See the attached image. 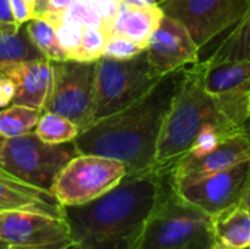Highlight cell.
Returning <instances> with one entry per match:
<instances>
[{
    "label": "cell",
    "mask_w": 250,
    "mask_h": 249,
    "mask_svg": "<svg viewBox=\"0 0 250 249\" xmlns=\"http://www.w3.org/2000/svg\"><path fill=\"white\" fill-rule=\"evenodd\" d=\"M171 188V166H154L127 173L88 204L64 207L75 249H135L146 219Z\"/></svg>",
    "instance_id": "6da1fadb"
},
{
    "label": "cell",
    "mask_w": 250,
    "mask_h": 249,
    "mask_svg": "<svg viewBox=\"0 0 250 249\" xmlns=\"http://www.w3.org/2000/svg\"><path fill=\"white\" fill-rule=\"evenodd\" d=\"M183 70L161 76L139 100L81 131L73 141L78 154L119 160L126 166L127 173L154 167L161 128Z\"/></svg>",
    "instance_id": "7a4b0ae2"
},
{
    "label": "cell",
    "mask_w": 250,
    "mask_h": 249,
    "mask_svg": "<svg viewBox=\"0 0 250 249\" xmlns=\"http://www.w3.org/2000/svg\"><path fill=\"white\" fill-rule=\"evenodd\" d=\"M249 119V100L208 92L198 65L188 66L161 128L155 166L168 167L185 156L205 126L237 134L248 128Z\"/></svg>",
    "instance_id": "3957f363"
},
{
    "label": "cell",
    "mask_w": 250,
    "mask_h": 249,
    "mask_svg": "<svg viewBox=\"0 0 250 249\" xmlns=\"http://www.w3.org/2000/svg\"><path fill=\"white\" fill-rule=\"evenodd\" d=\"M135 249H215L212 219L171 188L146 219Z\"/></svg>",
    "instance_id": "277c9868"
},
{
    "label": "cell",
    "mask_w": 250,
    "mask_h": 249,
    "mask_svg": "<svg viewBox=\"0 0 250 249\" xmlns=\"http://www.w3.org/2000/svg\"><path fill=\"white\" fill-rule=\"evenodd\" d=\"M160 79L145 51L126 60L101 56L95 66L94 122L130 106Z\"/></svg>",
    "instance_id": "5b68a950"
},
{
    "label": "cell",
    "mask_w": 250,
    "mask_h": 249,
    "mask_svg": "<svg viewBox=\"0 0 250 249\" xmlns=\"http://www.w3.org/2000/svg\"><path fill=\"white\" fill-rule=\"evenodd\" d=\"M76 154L73 142L47 144L35 132L0 141V167L48 192L60 170Z\"/></svg>",
    "instance_id": "8992f818"
},
{
    "label": "cell",
    "mask_w": 250,
    "mask_h": 249,
    "mask_svg": "<svg viewBox=\"0 0 250 249\" xmlns=\"http://www.w3.org/2000/svg\"><path fill=\"white\" fill-rule=\"evenodd\" d=\"M126 175V166L119 160L76 154L57 175L51 194L63 208L79 207L111 191Z\"/></svg>",
    "instance_id": "52a82bcc"
},
{
    "label": "cell",
    "mask_w": 250,
    "mask_h": 249,
    "mask_svg": "<svg viewBox=\"0 0 250 249\" xmlns=\"http://www.w3.org/2000/svg\"><path fill=\"white\" fill-rule=\"evenodd\" d=\"M53 85L44 110L62 114L81 131L94 123V81L97 62H51ZM42 110V112H44Z\"/></svg>",
    "instance_id": "ba28073f"
},
{
    "label": "cell",
    "mask_w": 250,
    "mask_h": 249,
    "mask_svg": "<svg viewBox=\"0 0 250 249\" xmlns=\"http://www.w3.org/2000/svg\"><path fill=\"white\" fill-rule=\"evenodd\" d=\"M249 4L250 0H161L158 3L164 15L185 25L199 48L233 28Z\"/></svg>",
    "instance_id": "9c48e42d"
},
{
    "label": "cell",
    "mask_w": 250,
    "mask_h": 249,
    "mask_svg": "<svg viewBox=\"0 0 250 249\" xmlns=\"http://www.w3.org/2000/svg\"><path fill=\"white\" fill-rule=\"evenodd\" d=\"M0 245L13 249H75L64 217L26 210H0Z\"/></svg>",
    "instance_id": "30bf717a"
},
{
    "label": "cell",
    "mask_w": 250,
    "mask_h": 249,
    "mask_svg": "<svg viewBox=\"0 0 250 249\" xmlns=\"http://www.w3.org/2000/svg\"><path fill=\"white\" fill-rule=\"evenodd\" d=\"M250 185V160L230 169L205 176L199 181L174 189L186 203L209 216H215L240 204Z\"/></svg>",
    "instance_id": "8fae6325"
},
{
    "label": "cell",
    "mask_w": 250,
    "mask_h": 249,
    "mask_svg": "<svg viewBox=\"0 0 250 249\" xmlns=\"http://www.w3.org/2000/svg\"><path fill=\"white\" fill-rule=\"evenodd\" d=\"M250 160V129L246 128L224 141L205 156L185 154L171 164V185L174 189L199 181L205 176L230 169Z\"/></svg>",
    "instance_id": "7c38bea8"
},
{
    "label": "cell",
    "mask_w": 250,
    "mask_h": 249,
    "mask_svg": "<svg viewBox=\"0 0 250 249\" xmlns=\"http://www.w3.org/2000/svg\"><path fill=\"white\" fill-rule=\"evenodd\" d=\"M199 51L185 25L167 15H163L145 48L149 65L161 76L198 63Z\"/></svg>",
    "instance_id": "4fadbf2b"
},
{
    "label": "cell",
    "mask_w": 250,
    "mask_h": 249,
    "mask_svg": "<svg viewBox=\"0 0 250 249\" xmlns=\"http://www.w3.org/2000/svg\"><path fill=\"white\" fill-rule=\"evenodd\" d=\"M13 81L15 97L12 104H21L37 110H44L53 85V66L47 59L29 60L0 66Z\"/></svg>",
    "instance_id": "5bb4252c"
},
{
    "label": "cell",
    "mask_w": 250,
    "mask_h": 249,
    "mask_svg": "<svg viewBox=\"0 0 250 249\" xmlns=\"http://www.w3.org/2000/svg\"><path fill=\"white\" fill-rule=\"evenodd\" d=\"M0 210H26L64 217V208L51 192L32 186L0 167Z\"/></svg>",
    "instance_id": "9a60e30c"
},
{
    "label": "cell",
    "mask_w": 250,
    "mask_h": 249,
    "mask_svg": "<svg viewBox=\"0 0 250 249\" xmlns=\"http://www.w3.org/2000/svg\"><path fill=\"white\" fill-rule=\"evenodd\" d=\"M201 70L204 88L214 95H227L250 101V59L204 66Z\"/></svg>",
    "instance_id": "2e32d148"
},
{
    "label": "cell",
    "mask_w": 250,
    "mask_h": 249,
    "mask_svg": "<svg viewBox=\"0 0 250 249\" xmlns=\"http://www.w3.org/2000/svg\"><path fill=\"white\" fill-rule=\"evenodd\" d=\"M211 219L215 249L250 248V211L243 201Z\"/></svg>",
    "instance_id": "e0dca14e"
},
{
    "label": "cell",
    "mask_w": 250,
    "mask_h": 249,
    "mask_svg": "<svg viewBox=\"0 0 250 249\" xmlns=\"http://www.w3.org/2000/svg\"><path fill=\"white\" fill-rule=\"evenodd\" d=\"M163 15L164 13L158 4L129 6L122 3L111 35H123L146 48V44L157 29Z\"/></svg>",
    "instance_id": "ac0fdd59"
},
{
    "label": "cell",
    "mask_w": 250,
    "mask_h": 249,
    "mask_svg": "<svg viewBox=\"0 0 250 249\" xmlns=\"http://www.w3.org/2000/svg\"><path fill=\"white\" fill-rule=\"evenodd\" d=\"M243 59H250V4L243 18L223 40L217 43L205 60H199V63L204 66H212Z\"/></svg>",
    "instance_id": "d6986e66"
},
{
    "label": "cell",
    "mask_w": 250,
    "mask_h": 249,
    "mask_svg": "<svg viewBox=\"0 0 250 249\" xmlns=\"http://www.w3.org/2000/svg\"><path fill=\"white\" fill-rule=\"evenodd\" d=\"M45 59L28 37L25 28L12 29L0 26V66Z\"/></svg>",
    "instance_id": "ffe728a7"
},
{
    "label": "cell",
    "mask_w": 250,
    "mask_h": 249,
    "mask_svg": "<svg viewBox=\"0 0 250 249\" xmlns=\"http://www.w3.org/2000/svg\"><path fill=\"white\" fill-rule=\"evenodd\" d=\"M28 37L35 44V47L44 54L50 62H64L69 60L64 50L62 48L54 23L44 16H34L25 23Z\"/></svg>",
    "instance_id": "44dd1931"
},
{
    "label": "cell",
    "mask_w": 250,
    "mask_h": 249,
    "mask_svg": "<svg viewBox=\"0 0 250 249\" xmlns=\"http://www.w3.org/2000/svg\"><path fill=\"white\" fill-rule=\"evenodd\" d=\"M41 110L21 106V104H10L0 110V136L1 138H15L29 132H34Z\"/></svg>",
    "instance_id": "7402d4cb"
},
{
    "label": "cell",
    "mask_w": 250,
    "mask_h": 249,
    "mask_svg": "<svg viewBox=\"0 0 250 249\" xmlns=\"http://www.w3.org/2000/svg\"><path fill=\"white\" fill-rule=\"evenodd\" d=\"M34 132L47 144H66L73 142L79 135L81 129L76 123L69 120L67 117L44 110L40 116V120L34 129Z\"/></svg>",
    "instance_id": "603a6c76"
},
{
    "label": "cell",
    "mask_w": 250,
    "mask_h": 249,
    "mask_svg": "<svg viewBox=\"0 0 250 249\" xmlns=\"http://www.w3.org/2000/svg\"><path fill=\"white\" fill-rule=\"evenodd\" d=\"M42 16L50 19L54 23L57 38H59L62 48L64 50L69 60H75L79 45H81V40H82L85 26L81 22H78L75 18L69 16L66 12H62V13L47 12Z\"/></svg>",
    "instance_id": "cb8c5ba5"
},
{
    "label": "cell",
    "mask_w": 250,
    "mask_h": 249,
    "mask_svg": "<svg viewBox=\"0 0 250 249\" xmlns=\"http://www.w3.org/2000/svg\"><path fill=\"white\" fill-rule=\"evenodd\" d=\"M108 34L98 26H86L75 62H97L105 48Z\"/></svg>",
    "instance_id": "d4e9b609"
},
{
    "label": "cell",
    "mask_w": 250,
    "mask_h": 249,
    "mask_svg": "<svg viewBox=\"0 0 250 249\" xmlns=\"http://www.w3.org/2000/svg\"><path fill=\"white\" fill-rule=\"evenodd\" d=\"M231 135H234V134H229V132L214 126V125H208L196 135L190 150L186 154H190L193 157L205 156L209 151H212L214 148H217V145L221 141H224L226 138H229Z\"/></svg>",
    "instance_id": "484cf974"
},
{
    "label": "cell",
    "mask_w": 250,
    "mask_h": 249,
    "mask_svg": "<svg viewBox=\"0 0 250 249\" xmlns=\"http://www.w3.org/2000/svg\"><path fill=\"white\" fill-rule=\"evenodd\" d=\"M142 51H145V47L123 37V35H108L107 38V44L104 48L103 56L105 57H111V59H119V60H126V59H132L138 54H141Z\"/></svg>",
    "instance_id": "4316f807"
},
{
    "label": "cell",
    "mask_w": 250,
    "mask_h": 249,
    "mask_svg": "<svg viewBox=\"0 0 250 249\" xmlns=\"http://www.w3.org/2000/svg\"><path fill=\"white\" fill-rule=\"evenodd\" d=\"M66 13L86 26H98L101 28V18L92 0H73V3L67 7Z\"/></svg>",
    "instance_id": "83f0119b"
},
{
    "label": "cell",
    "mask_w": 250,
    "mask_h": 249,
    "mask_svg": "<svg viewBox=\"0 0 250 249\" xmlns=\"http://www.w3.org/2000/svg\"><path fill=\"white\" fill-rule=\"evenodd\" d=\"M92 1H94V4L98 10V15L101 18V28L108 35H111L114 22L120 12L122 0H92Z\"/></svg>",
    "instance_id": "f1b7e54d"
},
{
    "label": "cell",
    "mask_w": 250,
    "mask_h": 249,
    "mask_svg": "<svg viewBox=\"0 0 250 249\" xmlns=\"http://www.w3.org/2000/svg\"><path fill=\"white\" fill-rule=\"evenodd\" d=\"M9 1H10L12 15L19 26H22L23 23H26L29 19L34 18L32 7L26 0H9Z\"/></svg>",
    "instance_id": "f546056e"
},
{
    "label": "cell",
    "mask_w": 250,
    "mask_h": 249,
    "mask_svg": "<svg viewBox=\"0 0 250 249\" xmlns=\"http://www.w3.org/2000/svg\"><path fill=\"white\" fill-rule=\"evenodd\" d=\"M13 97H15V84L0 69V109L10 106L13 101Z\"/></svg>",
    "instance_id": "4dcf8cb0"
},
{
    "label": "cell",
    "mask_w": 250,
    "mask_h": 249,
    "mask_svg": "<svg viewBox=\"0 0 250 249\" xmlns=\"http://www.w3.org/2000/svg\"><path fill=\"white\" fill-rule=\"evenodd\" d=\"M0 26L1 28H12V29H19L21 26L15 21L10 9V1L9 0H0Z\"/></svg>",
    "instance_id": "1f68e13d"
},
{
    "label": "cell",
    "mask_w": 250,
    "mask_h": 249,
    "mask_svg": "<svg viewBox=\"0 0 250 249\" xmlns=\"http://www.w3.org/2000/svg\"><path fill=\"white\" fill-rule=\"evenodd\" d=\"M72 3H73V0H48V10L47 12H54V13L66 12Z\"/></svg>",
    "instance_id": "d6a6232c"
},
{
    "label": "cell",
    "mask_w": 250,
    "mask_h": 249,
    "mask_svg": "<svg viewBox=\"0 0 250 249\" xmlns=\"http://www.w3.org/2000/svg\"><path fill=\"white\" fill-rule=\"evenodd\" d=\"M48 10V0H34V16H42Z\"/></svg>",
    "instance_id": "836d02e7"
},
{
    "label": "cell",
    "mask_w": 250,
    "mask_h": 249,
    "mask_svg": "<svg viewBox=\"0 0 250 249\" xmlns=\"http://www.w3.org/2000/svg\"><path fill=\"white\" fill-rule=\"evenodd\" d=\"M122 3L129 6H154L158 4L157 0H122Z\"/></svg>",
    "instance_id": "e575fe53"
},
{
    "label": "cell",
    "mask_w": 250,
    "mask_h": 249,
    "mask_svg": "<svg viewBox=\"0 0 250 249\" xmlns=\"http://www.w3.org/2000/svg\"><path fill=\"white\" fill-rule=\"evenodd\" d=\"M243 204L249 208V211H250V185H249L248 192H246V195H245V198H243Z\"/></svg>",
    "instance_id": "d590c367"
},
{
    "label": "cell",
    "mask_w": 250,
    "mask_h": 249,
    "mask_svg": "<svg viewBox=\"0 0 250 249\" xmlns=\"http://www.w3.org/2000/svg\"><path fill=\"white\" fill-rule=\"evenodd\" d=\"M29 4H31V7H32V12H34V0H26Z\"/></svg>",
    "instance_id": "8d00e7d4"
},
{
    "label": "cell",
    "mask_w": 250,
    "mask_h": 249,
    "mask_svg": "<svg viewBox=\"0 0 250 249\" xmlns=\"http://www.w3.org/2000/svg\"><path fill=\"white\" fill-rule=\"evenodd\" d=\"M0 249H13V248H9V247H3V245H0Z\"/></svg>",
    "instance_id": "74e56055"
},
{
    "label": "cell",
    "mask_w": 250,
    "mask_h": 249,
    "mask_svg": "<svg viewBox=\"0 0 250 249\" xmlns=\"http://www.w3.org/2000/svg\"><path fill=\"white\" fill-rule=\"evenodd\" d=\"M249 113H250V101H249Z\"/></svg>",
    "instance_id": "f35d334b"
},
{
    "label": "cell",
    "mask_w": 250,
    "mask_h": 249,
    "mask_svg": "<svg viewBox=\"0 0 250 249\" xmlns=\"http://www.w3.org/2000/svg\"><path fill=\"white\" fill-rule=\"evenodd\" d=\"M157 1H158V3H160V1H161V0H157Z\"/></svg>",
    "instance_id": "ab89813d"
},
{
    "label": "cell",
    "mask_w": 250,
    "mask_h": 249,
    "mask_svg": "<svg viewBox=\"0 0 250 249\" xmlns=\"http://www.w3.org/2000/svg\"><path fill=\"white\" fill-rule=\"evenodd\" d=\"M0 141H1V136H0Z\"/></svg>",
    "instance_id": "60d3db41"
},
{
    "label": "cell",
    "mask_w": 250,
    "mask_h": 249,
    "mask_svg": "<svg viewBox=\"0 0 250 249\" xmlns=\"http://www.w3.org/2000/svg\"><path fill=\"white\" fill-rule=\"evenodd\" d=\"M249 249H250V248H249Z\"/></svg>",
    "instance_id": "b9f144b4"
}]
</instances>
